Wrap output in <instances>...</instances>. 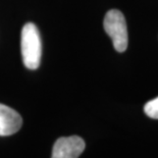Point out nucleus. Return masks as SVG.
<instances>
[{"label": "nucleus", "instance_id": "nucleus-2", "mask_svg": "<svg viewBox=\"0 0 158 158\" xmlns=\"http://www.w3.org/2000/svg\"><path fill=\"white\" fill-rule=\"evenodd\" d=\"M104 30L112 40L116 51L123 52L127 48L129 36L126 19L117 9H111L106 13L104 19Z\"/></svg>", "mask_w": 158, "mask_h": 158}, {"label": "nucleus", "instance_id": "nucleus-3", "mask_svg": "<svg viewBox=\"0 0 158 158\" xmlns=\"http://www.w3.org/2000/svg\"><path fill=\"white\" fill-rule=\"evenodd\" d=\"M85 146L84 140L78 136L59 138L53 146L51 158H79Z\"/></svg>", "mask_w": 158, "mask_h": 158}, {"label": "nucleus", "instance_id": "nucleus-4", "mask_svg": "<svg viewBox=\"0 0 158 158\" xmlns=\"http://www.w3.org/2000/svg\"><path fill=\"white\" fill-rule=\"evenodd\" d=\"M22 124V116L15 110L0 103V136L13 135L19 132Z\"/></svg>", "mask_w": 158, "mask_h": 158}, {"label": "nucleus", "instance_id": "nucleus-1", "mask_svg": "<svg viewBox=\"0 0 158 158\" xmlns=\"http://www.w3.org/2000/svg\"><path fill=\"white\" fill-rule=\"evenodd\" d=\"M22 56L26 68L29 69H36L41 62L42 44L41 37L38 28L35 23H28L22 30Z\"/></svg>", "mask_w": 158, "mask_h": 158}, {"label": "nucleus", "instance_id": "nucleus-5", "mask_svg": "<svg viewBox=\"0 0 158 158\" xmlns=\"http://www.w3.org/2000/svg\"><path fill=\"white\" fill-rule=\"evenodd\" d=\"M144 111L151 118L158 119V97L147 102L144 106Z\"/></svg>", "mask_w": 158, "mask_h": 158}]
</instances>
